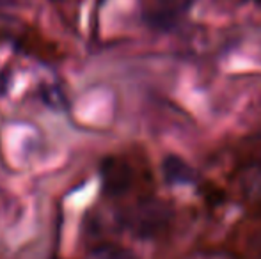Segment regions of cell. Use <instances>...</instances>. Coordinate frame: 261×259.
Returning <instances> with one entry per match:
<instances>
[{
	"mask_svg": "<svg viewBox=\"0 0 261 259\" xmlns=\"http://www.w3.org/2000/svg\"><path fill=\"white\" fill-rule=\"evenodd\" d=\"M14 0H0V7H6V6H11Z\"/></svg>",
	"mask_w": 261,
	"mask_h": 259,
	"instance_id": "ba28073f",
	"label": "cell"
},
{
	"mask_svg": "<svg viewBox=\"0 0 261 259\" xmlns=\"http://www.w3.org/2000/svg\"><path fill=\"white\" fill-rule=\"evenodd\" d=\"M124 225L139 238H153L171 220V210L160 200H142L124 215Z\"/></svg>",
	"mask_w": 261,
	"mask_h": 259,
	"instance_id": "6da1fadb",
	"label": "cell"
},
{
	"mask_svg": "<svg viewBox=\"0 0 261 259\" xmlns=\"http://www.w3.org/2000/svg\"><path fill=\"white\" fill-rule=\"evenodd\" d=\"M100 172L107 195L119 197L130 190L132 181H134V170L123 158H117V156L105 158L100 167Z\"/></svg>",
	"mask_w": 261,
	"mask_h": 259,
	"instance_id": "7a4b0ae2",
	"label": "cell"
},
{
	"mask_svg": "<svg viewBox=\"0 0 261 259\" xmlns=\"http://www.w3.org/2000/svg\"><path fill=\"white\" fill-rule=\"evenodd\" d=\"M162 174L171 185H187L194 180V170L178 155H167L162 160Z\"/></svg>",
	"mask_w": 261,
	"mask_h": 259,
	"instance_id": "3957f363",
	"label": "cell"
},
{
	"mask_svg": "<svg viewBox=\"0 0 261 259\" xmlns=\"http://www.w3.org/2000/svg\"><path fill=\"white\" fill-rule=\"evenodd\" d=\"M93 259H139L132 250L119 245H101L94 250Z\"/></svg>",
	"mask_w": 261,
	"mask_h": 259,
	"instance_id": "277c9868",
	"label": "cell"
},
{
	"mask_svg": "<svg viewBox=\"0 0 261 259\" xmlns=\"http://www.w3.org/2000/svg\"><path fill=\"white\" fill-rule=\"evenodd\" d=\"M251 252H252V256H254L256 259H261V235L256 238L254 245L251 247Z\"/></svg>",
	"mask_w": 261,
	"mask_h": 259,
	"instance_id": "8992f818",
	"label": "cell"
},
{
	"mask_svg": "<svg viewBox=\"0 0 261 259\" xmlns=\"http://www.w3.org/2000/svg\"><path fill=\"white\" fill-rule=\"evenodd\" d=\"M41 98L48 107L55 108V110H62L66 108V98L62 94V91L57 85L54 87H43L41 89Z\"/></svg>",
	"mask_w": 261,
	"mask_h": 259,
	"instance_id": "5b68a950",
	"label": "cell"
},
{
	"mask_svg": "<svg viewBox=\"0 0 261 259\" xmlns=\"http://www.w3.org/2000/svg\"><path fill=\"white\" fill-rule=\"evenodd\" d=\"M6 89H7V78L4 73H0V94H2Z\"/></svg>",
	"mask_w": 261,
	"mask_h": 259,
	"instance_id": "52a82bcc",
	"label": "cell"
},
{
	"mask_svg": "<svg viewBox=\"0 0 261 259\" xmlns=\"http://www.w3.org/2000/svg\"><path fill=\"white\" fill-rule=\"evenodd\" d=\"M54 2H66V0H54Z\"/></svg>",
	"mask_w": 261,
	"mask_h": 259,
	"instance_id": "9c48e42d",
	"label": "cell"
}]
</instances>
